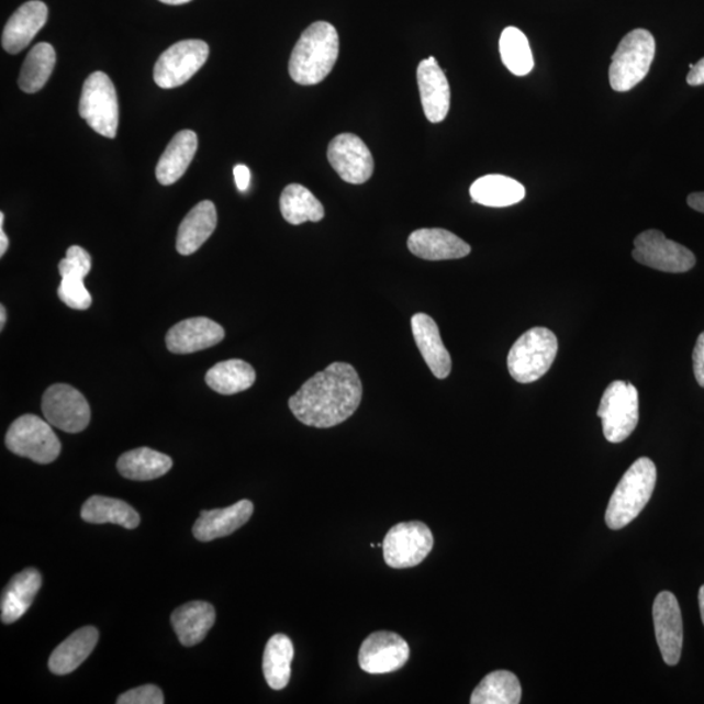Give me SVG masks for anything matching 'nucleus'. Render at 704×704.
Instances as JSON below:
<instances>
[{
	"mask_svg": "<svg viewBox=\"0 0 704 704\" xmlns=\"http://www.w3.org/2000/svg\"><path fill=\"white\" fill-rule=\"evenodd\" d=\"M362 385L357 369L347 362H333L305 381L291 396L289 407L309 427L332 428L358 410Z\"/></svg>",
	"mask_w": 704,
	"mask_h": 704,
	"instance_id": "obj_1",
	"label": "nucleus"
},
{
	"mask_svg": "<svg viewBox=\"0 0 704 704\" xmlns=\"http://www.w3.org/2000/svg\"><path fill=\"white\" fill-rule=\"evenodd\" d=\"M339 37L336 27L325 21L313 23L303 32L292 51L289 72L301 86H316L336 66Z\"/></svg>",
	"mask_w": 704,
	"mask_h": 704,
	"instance_id": "obj_2",
	"label": "nucleus"
},
{
	"mask_svg": "<svg viewBox=\"0 0 704 704\" xmlns=\"http://www.w3.org/2000/svg\"><path fill=\"white\" fill-rule=\"evenodd\" d=\"M657 479V466L651 459H637L612 494L605 513L606 526L611 529H622L636 519L650 501Z\"/></svg>",
	"mask_w": 704,
	"mask_h": 704,
	"instance_id": "obj_3",
	"label": "nucleus"
},
{
	"mask_svg": "<svg viewBox=\"0 0 704 704\" xmlns=\"http://www.w3.org/2000/svg\"><path fill=\"white\" fill-rule=\"evenodd\" d=\"M559 351V340L547 327H533L517 339L507 355V369L521 383L538 381L549 371Z\"/></svg>",
	"mask_w": 704,
	"mask_h": 704,
	"instance_id": "obj_4",
	"label": "nucleus"
},
{
	"mask_svg": "<svg viewBox=\"0 0 704 704\" xmlns=\"http://www.w3.org/2000/svg\"><path fill=\"white\" fill-rule=\"evenodd\" d=\"M657 44L652 34L646 30H636L626 34L610 67V82L616 92H629L642 81L650 71Z\"/></svg>",
	"mask_w": 704,
	"mask_h": 704,
	"instance_id": "obj_5",
	"label": "nucleus"
},
{
	"mask_svg": "<svg viewBox=\"0 0 704 704\" xmlns=\"http://www.w3.org/2000/svg\"><path fill=\"white\" fill-rule=\"evenodd\" d=\"M79 113L90 128L104 137L114 138L120 124V102L109 76L94 72L83 82Z\"/></svg>",
	"mask_w": 704,
	"mask_h": 704,
	"instance_id": "obj_6",
	"label": "nucleus"
},
{
	"mask_svg": "<svg viewBox=\"0 0 704 704\" xmlns=\"http://www.w3.org/2000/svg\"><path fill=\"white\" fill-rule=\"evenodd\" d=\"M597 416L603 423L606 442L618 444L626 440L639 421L638 390L630 382L613 381L605 389Z\"/></svg>",
	"mask_w": 704,
	"mask_h": 704,
	"instance_id": "obj_7",
	"label": "nucleus"
},
{
	"mask_svg": "<svg viewBox=\"0 0 704 704\" xmlns=\"http://www.w3.org/2000/svg\"><path fill=\"white\" fill-rule=\"evenodd\" d=\"M5 446L13 455L41 465L54 462L62 450L52 424L32 414L20 416L11 424L5 435Z\"/></svg>",
	"mask_w": 704,
	"mask_h": 704,
	"instance_id": "obj_8",
	"label": "nucleus"
},
{
	"mask_svg": "<svg viewBox=\"0 0 704 704\" xmlns=\"http://www.w3.org/2000/svg\"><path fill=\"white\" fill-rule=\"evenodd\" d=\"M434 535L423 522H402L383 539V560L390 568L406 569L422 563L434 548Z\"/></svg>",
	"mask_w": 704,
	"mask_h": 704,
	"instance_id": "obj_9",
	"label": "nucleus"
},
{
	"mask_svg": "<svg viewBox=\"0 0 704 704\" xmlns=\"http://www.w3.org/2000/svg\"><path fill=\"white\" fill-rule=\"evenodd\" d=\"M633 257L637 262L666 273H686L696 262L692 250L669 241L659 230H647L637 236Z\"/></svg>",
	"mask_w": 704,
	"mask_h": 704,
	"instance_id": "obj_10",
	"label": "nucleus"
},
{
	"mask_svg": "<svg viewBox=\"0 0 704 704\" xmlns=\"http://www.w3.org/2000/svg\"><path fill=\"white\" fill-rule=\"evenodd\" d=\"M208 57L206 42L201 40L180 41L167 48L158 58L153 78L159 88H178L205 65Z\"/></svg>",
	"mask_w": 704,
	"mask_h": 704,
	"instance_id": "obj_11",
	"label": "nucleus"
},
{
	"mask_svg": "<svg viewBox=\"0 0 704 704\" xmlns=\"http://www.w3.org/2000/svg\"><path fill=\"white\" fill-rule=\"evenodd\" d=\"M42 413L53 427L68 434H79L90 423L86 396L67 383H55L46 390L42 399Z\"/></svg>",
	"mask_w": 704,
	"mask_h": 704,
	"instance_id": "obj_12",
	"label": "nucleus"
},
{
	"mask_svg": "<svg viewBox=\"0 0 704 704\" xmlns=\"http://www.w3.org/2000/svg\"><path fill=\"white\" fill-rule=\"evenodd\" d=\"M327 159L346 183L362 185L371 179L375 163L371 150L354 134L334 137L327 146Z\"/></svg>",
	"mask_w": 704,
	"mask_h": 704,
	"instance_id": "obj_13",
	"label": "nucleus"
},
{
	"mask_svg": "<svg viewBox=\"0 0 704 704\" xmlns=\"http://www.w3.org/2000/svg\"><path fill=\"white\" fill-rule=\"evenodd\" d=\"M410 647L399 634L376 632L361 644L359 666L371 674H385L399 671L407 663Z\"/></svg>",
	"mask_w": 704,
	"mask_h": 704,
	"instance_id": "obj_14",
	"label": "nucleus"
},
{
	"mask_svg": "<svg viewBox=\"0 0 704 704\" xmlns=\"http://www.w3.org/2000/svg\"><path fill=\"white\" fill-rule=\"evenodd\" d=\"M652 615L661 657L668 666H678L684 644V624L678 599L672 592H660L655 599Z\"/></svg>",
	"mask_w": 704,
	"mask_h": 704,
	"instance_id": "obj_15",
	"label": "nucleus"
},
{
	"mask_svg": "<svg viewBox=\"0 0 704 704\" xmlns=\"http://www.w3.org/2000/svg\"><path fill=\"white\" fill-rule=\"evenodd\" d=\"M92 269L90 255L80 246H72L67 249L66 259L59 262L62 282L58 288V297L69 309L86 311L92 305V295L83 284V278Z\"/></svg>",
	"mask_w": 704,
	"mask_h": 704,
	"instance_id": "obj_16",
	"label": "nucleus"
},
{
	"mask_svg": "<svg viewBox=\"0 0 704 704\" xmlns=\"http://www.w3.org/2000/svg\"><path fill=\"white\" fill-rule=\"evenodd\" d=\"M225 338V329L206 317H193L174 325L166 336V346L172 354H193L206 350Z\"/></svg>",
	"mask_w": 704,
	"mask_h": 704,
	"instance_id": "obj_17",
	"label": "nucleus"
},
{
	"mask_svg": "<svg viewBox=\"0 0 704 704\" xmlns=\"http://www.w3.org/2000/svg\"><path fill=\"white\" fill-rule=\"evenodd\" d=\"M416 78L425 116L431 123H442L450 110V87L435 57L421 62Z\"/></svg>",
	"mask_w": 704,
	"mask_h": 704,
	"instance_id": "obj_18",
	"label": "nucleus"
},
{
	"mask_svg": "<svg viewBox=\"0 0 704 704\" xmlns=\"http://www.w3.org/2000/svg\"><path fill=\"white\" fill-rule=\"evenodd\" d=\"M410 253L428 261L457 260L470 255L471 247L444 228H421L409 236Z\"/></svg>",
	"mask_w": 704,
	"mask_h": 704,
	"instance_id": "obj_19",
	"label": "nucleus"
},
{
	"mask_svg": "<svg viewBox=\"0 0 704 704\" xmlns=\"http://www.w3.org/2000/svg\"><path fill=\"white\" fill-rule=\"evenodd\" d=\"M47 5L32 0L20 7L4 26L2 45L7 53L19 54L31 44L47 21Z\"/></svg>",
	"mask_w": 704,
	"mask_h": 704,
	"instance_id": "obj_20",
	"label": "nucleus"
},
{
	"mask_svg": "<svg viewBox=\"0 0 704 704\" xmlns=\"http://www.w3.org/2000/svg\"><path fill=\"white\" fill-rule=\"evenodd\" d=\"M254 504L242 500L225 509L201 512L193 526V535L200 541H212L232 535L247 524L254 514Z\"/></svg>",
	"mask_w": 704,
	"mask_h": 704,
	"instance_id": "obj_21",
	"label": "nucleus"
},
{
	"mask_svg": "<svg viewBox=\"0 0 704 704\" xmlns=\"http://www.w3.org/2000/svg\"><path fill=\"white\" fill-rule=\"evenodd\" d=\"M416 346L422 357L437 379H446L451 372V358L443 343L440 329L435 320L425 313H416L411 319Z\"/></svg>",
	"mask_w": 704,
	"mask_h": 704,
	"instance_id": "obj_22",
	"label": "nucleus"
},
{
	"mask_svg": "<svg viewBox=\"0 0 704 704\" xmlns=\"http://www.w3.org/2000/svg\"><path fill=\"white\" fill-rule=\"evenodd\" d=\"M217 227V211L212 201H201L181 221L177 238V250L188 256L197 253Z\"/></svg>",
	"mask_w": 704,
	"mask_h": 704,
	"instance_id": "obj_23",
	"label": "nucleus"
},
{
	"mask_svg": "<svg viewBox=\"0 0 704 704\" xmlns=\"http://www.w3.org/2000/svg\"><path fill=\"white\" fill-rule=\"evenodd\" d=\"M198 135L193 131L178 132L159 158L156 177L163 186H171L185 176L198 150Z\"/></svg>",
	"mask_w": 704,
	"mask_h": 704,
	"instance_id": "obj_24",
	"label": "nucleus"
},
{
	"mask_svg": "<svg viewBox=\"0 0 704 704\" xmlns=\"http://www.w3.org/2000/svg\"><path fill=\"white\" fill-rule=\"evenodd\" d=\"M42 578L36 569H25L12 578L5 585L0 603L2 622L4 624L16 623L23 617L38 594Z\"/></svg>",
	"mask_w": 704,
	"mask_h": 704,
	"instance_id": "obj_25",
	"label": "nucleus"
},
{
	"mask_svg": "<svg viewBox=\"0 0 704 704\" xmlns=\"http://www.w3.org/2000/svg\"><path fill=\"white\" fill-rule=\"evenodd\" d=\"M97 642H99V630L93 626L81 627L55 648L48 660V668L58 675L76 671L93 652Z\"/></svg>",
	"mask_w": 704,
	"mask_h": 704,
	"instance_id": "obj_26",
	"label": "nucleus"
},
{
	"mask_svg": "<svg viewBox=\"0 0 704 704\" xmlns=\"http://www.w3.org/2000/svg\"><path fill=\"white\" fill-rule=\"evenodd\" d=\"M171 623L181 645L197 646L212 629L215 623V611L212 604L205 602L187 603L174 611Z\"/></svg>",
	"mask_w": 704,
	"mask_h": 704,
	"instance_id": "obj_27",
	"label": "nucleus"
},
{
	"mask_svg": "<svg viewBox=\"0 0 704 704\" xmlns=\"http://www.w3.org/2000/svg\"><path fill=\"white\" fill-rule=\"evenodd\" d=\"M472 202L490 208L518 204L526 197L519 181L504 176H485L473 181L470 188Z\"/></svg>",
	"mask_w": 704,
	"mask_h": 704,
	"instance_id": "obj_28",
	"label": "nucleus"
},
{
	"mask_svg": "<svg viewBox=\"0 0 704 704\" xmlns=\"http://www.w3.org/2000/svg\"><path fill=\"white\" fill-rule=\"evenodd\" d=\"M118 471L125 479L136 482H148L169 472L172 467V459L149 448H138L124 452L118 459Z\"/></svg>",
	"mask_w": 704,
	"mask_h": 704,
	"instance_id": "obj_29",
	"label": "nucleus"
},
{
	"mask_svg": "<svg viewBox=\"0 0 704 704\" xmlns=\"http://www.w3.org/2000/svg\"><path fill=\"white\" fill-rule=\"evenodd\" d=\"M81 518L93 525H118L134 529L141 525V515L122 500L92 496L81 507Z\"/></svg>",
	"mask_w": 704,
	"mask_h": 704,
	"instance_id": "obj_30",
	"label": "nucleus"
},
{
	"mask_svg": "<svg viewBox=\"0 0 704 704\" xmlns=\"http://www.w3.org/2000/svg\"><path fill=\"white\" fill-rule=\"evenodd\" d=\"M205 381L214 392L233 395L253 387L256 381V372L247 361L232 359L221 361L209 369Z\"/></svg>",
	"mask_w": 704,
	"mask_h": 704,
	"instance_id": "obj_31",
	"label": "nucleus"
},
{
	"mask_svg": "<svg viewBox=\"0 0 704 704\" xmlns=\"http://www.w3.org/2000/svg\"><path fill=\"white\" fill-rule=\"evenodd\" d=\"M292 659L294 645L288 636L276 634L269 639L264 651L262 671L271 689L282 690L289 685Z\"/></svg>",
	"mask_w": 704,
	"mask_h": 704,
	"instance_id": "obj_32",
	"label": "nucleus"
},
{
	"mask_svg": "<svg viewBox=\"0 0 704 704\" xmlns=\"http://www.w3.org/2000/svg\"><path fill=\"white\" fill-rule=\"evenodd\" d=\"M57 63L54 47L46 42L34 46L21 67L19 87L25 93H37L51 79Z\"/></svg>",
	"mask_w": 704,
	"mask_h": 704,
	"instance_id": "obj_33",
	"label": "nucleus"
},
{
	"mask_svg": "<svg viewBox=\"0 0 704 704\" xmlns=\"http://www.w3.org/2000/svg\"><path fill=\"white\" fill-rule=\"evenodd\" d=\"M280 208L283 219L295 226L309 221L320 222L325 215L322 202L301 185H290L284 188Z\"/></svg>",
	"mask_w": 704,
	"mask_h": 704,
	"instance_id": "obj_34",
	"label": "nucleus"
},
{
	"mask_svg": "<svg viewBox=\"0 0 704 704\" xmlns=\"http://www.w3.org/2000/svg\"><path fill=\"white\" fill-rule=\"evenodd\" d=\"M522 699L521 682L512 672L496 671L483 679L473 690L472 704H518Z\"/></svg>",
	"mask_w": 704,
	"mask_h": 704,
	"instance_id": "obj_35",
	"label": "nucleus"
},
{
	"mask_svg": "<svg viewBox=\"0 0 704 704\" xmlns=\"http://www.w3.org/2000/svg\"><path fill=\"white\" fill-rule=\"evenodd\" d=\"M500 54L505 67L515 76L533 71L534 57L525 33L518 27L507 26L500 37Z\"/></svg>",
	"mask_w": 704,
	"mask_h": 704,
	"instance_id": "obj_36",
	"label": "nucleus"
},
{
	"mask_svg": "<svg viewBox=\"0 0 704 704\" xmlns=\"http://www.w3.org/2000/svg\"><path fill=\"white\" fill-rule=\"evenodd\" d=\"M118 704H164L163 690L156 685H144L128 690L118 699Z\"/></svg>",
	"mask_w": 704,
	"mask_h": 704,
	"instance_id": "obj_37",
	"label": "nucleus"
},
{
	"mask_svg": "<svg viewBox=\"0 0 704 704\" xmlns=\"http://www.w3.org/2000/svg\"><path fill=\"white\" fill-rule=\"evenodd\" d=\"M693 368L696 382L704 388V332L696 339L693 351Z\"/></svg>",
	"mask_w": 704,
	"mask_h": 704,
	"instance_id": "obj_38",
	"label": "nucleus"
},
{
	"mask_svg": "<svg viewBox=\"0 0 704 704\" xmlns=\"http://www.w3.org/2000/svg\"><path fill=\"white\" fill-rule=\"evenodd\" d=\"M234 177L236 187L241 192H246L249 187L250 171L246 165H238L234 167Z\"/></svg>",
	"mask_w": 704,
	"mask_h": 704,
	"instance_id": "obj_39",
	"label": "nucleus"
},
{
	"mask_svg": "<svg viewBox=\"0 0 704 704\" xmlns=\"http://www.w3.org/2000/svg\"><path fill=\"white\" fill-rule=\"evenodd\" d=\"M690 72L688 75V83L692 87L703 86L704 83V58L696 65H690Z\"/></svg>",
	"mask_w": 704,
	"mask_h": 704,
	"instance_id": "obj_40",
	"label": "nucleus"
},
{
	"mask_svg": "<svg viewBox=\"0 0 704 704\" xmlns=\"http://www.w3.org/2000/svg\"><path fill=\"white\" fill-rule=\"evenodd\" d=\"M688 204L694 211L704 213V192H695L688 198Z\"/></svg>",
	"mask_w": 704,
	"mask_h": 704,
	"instance_id": "obj_41",
	"label": "nucleus"
},
{
	"mask_svg": "<svg viewBox=\"0 0 704 704\" xmlns=\"http://www.w3.org/2000/svg\"><path fill=\"white\" fill-rule=\"evenodd\" d=\"M9 238H7V235L3 230V225H0V256H4L7 253V249H9Z\"/></svg>",
	"mask_w": 704,
	"mask_h": 704,
	"instance_id": "obj_42",
	"label": "nucleus"
},
{
	"mask_svg": "<svg viewBox=\"0 0 704 704\" xmlns=\"http://www.w3.org/2000/svg\"><path fill=\"white\" fill-rule=\"evenodd\" d=\"M700 608H701V616H702V622L704 625V584L702 585L700 590Z\"/></svg>",
	"mask_w": 704,
	"mask_h": 704,
	"instance_id": "obj_43",
	"label": "nucleus"
},
{
	"mask_svg": "<svg viewBox=\"0 0 704 704\" xmlns=\"http://www.w3.org/2000/svg\"><path fill=\"white\" fill-rule=\"evenodd\" d=\"M159 2H163L165 4H170V5H180V4H186L192 2V0H159Z\"/></svg>",
	"mask_w": 704,
	"mask_h": 704,
	"instance_id": "obj_44",
	"label": "nucleus"
},
{
	"mask_svg": "<svg viewBox=\"0 0 704 704\" xmlns=\"http://www.w3.org/2000/svg\"><path fill=\"white\" fill-rule=\"evenodd\" d=\"M5 320H7L5 309H4V305H2L0 306V327H2V331L5 324Z\"/></svg>",
	"mask_w": 704,
	"mask_h": 704,
	"instance_id": "obj_45",
	"label": "nucleus"
}]
</instances>
